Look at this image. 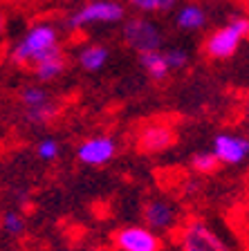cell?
<instances>
[{"label": "cell", "instance_id": "1", "mask_svg": "<svg viewBox=\"0 0 249 251\" xmlns=\"http://www.w3.org/2000/svg\"><path fill=\"white\" fill-rule=\"evenodd\" d=\"M58 45V31L52 23H36L25 31L21 43L14 47L11 61L16 65H34L41 56L50 54Z\"/></svg>", "mask_w": 249, "mask_h": 251}, {"label": "cell", "instance_id": "2", "mask_svg": "<svg viewBox=\"0 0 249 251\" xmlns=\"http://www.w3.org/2000/svg\"><path fill=\"white\" fill-rule=\"evenodd\" d=\"M249 36V18L245 16H234L224 27L216 29L204 43V52L213 61H224L231 58L238 52L243 38Z\"/></svg>", "mask_w": 249, "mask_h": 251}, {"label": "cell", "instance_id": "3", "mask_svg": "<svg viewBox=\"0 0 249 251\" xmlns=\"http://www.w3.org/2000/svg\"><path fill=\"white\" fill-rule=\"evenodd\" d=\"M126 18V9L117 0H92L83 5L74 14L68 16L65 27L68 29H81L88 25H114Z\"/></svg>", "mask_w": 249, "mask_h": 251}, {"label": "cell", "instance_id": "4", "mask_svg": "<svg viewBox=\"0 0 249 251\" xmlns=\"http://www.w3.org/2000/svg\"><path fill=\"white\" fill-rule=\"evenodd\" d=\"M124 41L139 54L155 52L162 47V31L153 21L137 16L124 23Z\"/></svg>", "mask_w": 249, "mask_h": 251}, {"label": "cell", "instance_id": "5", "mask_svg": "<svg viewBox=\"0 0 249 251\" xmlns=\"http://www.w3.org/2000/svg\"><path fill=\"white\" fill-rule=\"evenodd\" d=\"M182 251H229L220 235L204 222H189L182 229Z\"/></svg>", "mask_w": 249, "mask_h": 251}, {"label": "cell", "instance_id": "6", "mask_svg": "<svg viewBox=\"0 0 249 251\" xmlns=\"http://www.w3.org/2000/svg\"><path fill=\"white\" fill-rule=\"evenodd\" d=\"M21 101L25 105V115L31 124H47L56 115V101L47 94V90L38 85H27L21 92Z\"/></svg>", "mask_w": 249, "mask_h": 251}, {"label": "cell", "instance_id": "7", "mask_svg": "<svg viewBox=\"0 0 249 251\" xmlns=\"http://www.w3.org/2000/svg\"><path fill=\"white\" fill-rule=\"evenodd\" d=\"M114 155H117V141L108 135L88 137V139H83L77 148L79 162L88 164V166H104Z\"/></svg>", "mask_w": 249, "mask_h": 251}, {"label": "cell", "instance_id": "8", "mask_svg": "<svg viewBox=\"0 0 249 251\" xmlns=\"http://www.w3.org/2000/svg\"><path fill=\"white\" fill-rule=\"evenodd\" d=\"M119 251H160L162 242L148 226H124L114 233Z\"/></svg>", "mask_w": 249, "mask_h": 251}, {"label": "cell", "instance_id": "9", "mask_svg": "<svg viewBox=\"0 0 249 251\" xmlns=\"http://www.w3.org/2000/svg\"><path fill=\"white\" fill-rule=\"evenodd\" d=\"M144 222L151 231H171L177 225V206L164 198H155L144 206Z\"/></svg>", "mask_w": 249, "mask_h": 251}, {"label": "cell", "instance_id": "10", "mask_svg": "<svg viewBox=\"0 0 249 251\" xmlns=\"http://www.w3.org/2000/svg\"><path fill=\"white\" fill-rule=\"evenodd\" d=\"M213 155L218 157L220 164H240L249 155V139L240 135H216L213 139Z\"/></svg>", "mask_w": 249, "mask_h": 251}, {"label": "cell", "instance_id": "11", "mask_svg": "<svg viewBox=\"0 0 249 251\" xmlns=\"http://www.w3.org/2000/svg\"><path fill=\"white\" fill-rule=\"evenodd\" d=\"M173 139H175L173 128H168L164 124H151L141 128L139 137H137V148L144 152H160L171 146Z\"/></svg>", "mask_w": 249, "mask_h": 251}, {"label": "cell", "instance_id": "12", "mask_svg": "<svg viewBox=\"0 0 249 251\" xmlns=\"http://www.w3.org/2000/svg\"><path fill=\"white\" fill-rule=\"evenodd\" d=\"M65 65H68L65 54H63L61 47H56V50H52L50 54H45V56L38 58L31 68H34V74H36L38 81L47 83V81H54V78L61 76V74L65 72Z\"/></svg>", "mask_w": 249, "mask_h": 251}, {"label": "cell", "instance_id": "13", "mask_svg": "<svg viewBox=\"0 0 249 251\" xmlns=\"http://www.w3.org/2000/svg\"><path fill=\"white\" fill-rule=\"evenodd\" d=\"M175 25L184 31H195L207 25V11L200 5H184L175 16Z\"/></svg>", "mask_w": 249, "mask_h": 251}, {"label": "cell", "instance_id": "14", "mask_svg": "<svg viewBox=\"0 0 249 251\" xmlns=\"http://www.w3.org/2000/svg\"><path fill=\"white\" fill-rule=\"evenodd\" d=\"M139 63L153 81H164V78L168 76V72H171V68H168V63H166V56L162 50L139 54Z\"/></svg>", "mask_w": 249, "mask_h": 251}, {"label": "cell", "instance_id": "15", "mask_svg": "<svg viewBox=\"0 0 249 251\" xmlns=\"http://www.w3.org/2000/svg\"><path fill=\"white\" fill-rule=\"evenodd\" d=\"M108 47L104 45H85L79 52V65H81L85 72H97L108 63Z\"/></svg>", "mask_w": 249, "mask_h": 251}, {"label": "cell", "instance_id": "16", "mask_svg": "<svg viewBox=\"0 0 249 251\" xmlns=\"http://www.w3.org/2000/svg\"><path fill=\"white\" fill-rule=\"evenodd\" d=\"M128 5L144 14H164L177 5V0H128Z\"/></svg>", "mask_w": 249, "mask_h": 251}, {"label": "cell", "instance_id": "17", "mask_svg": "<svg viewBox=\"0 0 249 251\" xmlns=\"http://www.w3.org/2000/svg\"><path fill=\"white\" fill-rule=\"evenodd\" d=\"M2 231H7L9 235H18L25 231V220H23L21 213H16V211H7L5 215H2Z\"/></svg>", "mask_w": 249, "mask_h": 251}, {"label": "cell", "instance_id": "18", "mask_svg": "<svg viewBox=\"0 0 249 251\" xmlns=\"http://www.w3.org/2000/svg\"><path fill=\"white\" fill-rule=\"evenodd\" d=\"M193 168L200 173H213L216 168H218V157L213 155V152H197V155H193L191 159Z\"/></svg>", "mask_w": 249, "mask_h": 251}, {"label": "cell", "instance_id": "19", "mask_svg": "<svg viewBox=\"0 0 249 251\" xmlns=\"http://www.w3.org/2000/svg\"><path fill=\"white\" fill-rule=\"evenodd\" d=\"M166 56V63H168V68L173 70H184L189 65V52L187 50H180V47H171V50H166L164 52Z\"/></svg>", "mask_w": 249, "mask_h": 251}, {"label": "cell", "instance_id": "20", "mask_svg": "<svg viewBox=\"0 0 249 251\" xmlns=\"http://www.w3.org/2000/svg\"><path fill=\"white\" fill-rule=\"evenodd\" d=\"M58 151H61V148H58V141L52 139V137L38 141V146H36V155L41 157L43 162H54L58 157Z\"/></svg>", "mask_w": 249, "mask_h": 251}, {"label": "cell", "instance_id": "21", "mask_svg": "<svg viewBox=\"0 0 249 251\" xmlns=\"http://www.w3.org/2000/svg\"><path fill=\"white\" fill-rule=\"evenodd\" d=\"M2 36H5V14L0 11V41H2Z\"/></svg>", "mask_w": 249, "mask_h": 251}]
</instances>
